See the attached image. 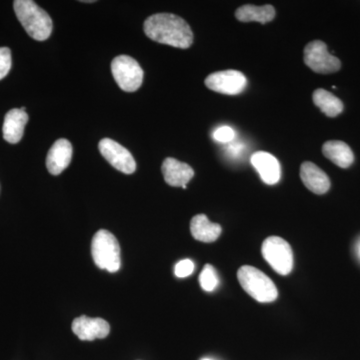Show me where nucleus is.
Wrapping results in <instances>:
<instances>
[{
	"label": "nucleus",
	"mask_w": 360,
	"mask_h": 360,
	"mask_svg": "<svg viewBox=\"0 0 360 360\" xmlns=\"http://www.w3.org/2000/svg\"><path fill=\"white\" fill-rule=\"evenodd\" d=\"M201 288L207 292H212L219 285V276L217 270L210 264L205 265L200 276Z\"/></svg>",
	"instance_id": "aec40b11"
},
{
	"label": "nucleus",
	"mask_w": 360,
	"mask_h": 360,
	"mask_svg": "<svg viewBox=\"0 0 360 360\" xmlns=\"http://www.w3.org/2000/svg\"><path fill=\"white\" fill-rule=\"evenodd\" d=\"M236 134L234 130L229 127H221L214 131L215 141L222 142V143H227L231 142L234 139Z\"/></svg>",
	"instance_id": "5701e85b"
},
{
	"label": "nucleus",
	"mask_w": 360,
	"mask_h": 360,
	"mask_svg": "<svg viewBox=\"0 0 360 360\" xmlns=\"http://www.w3.org/2000/svg\"><path fill=\"white\" fill-rule=\"evenodd\" d=\"M111 71L116 84L123 91H136L143 82V70L141 66L129 56H120L113 59Z\"/></svg>",
	"instance_id": "423d86ee"
},
{
	"label": "nucleus",
	"mask_w": 360,
	"mask_h": 360,
	"mask_svg": "<svg viewBox=\"0 0 360 360\" xmlns=\"http://www.w3.org/2000/svg\"><path fill=\"white\" fill-rule=\"evenodd\" d=\"M236 18L241 22H259L265 25L274 20L276 9L269 4L264 6L246 4L239 7L236 11Z\"/></svg>",
	"instance_id": "a211bd4d"
},
{
	"label": "nucleus",
	"mask_w": 360,
	"mask_h": 360,
	"mask_svg": "<svg viewBox=\"0 0 360 360\" xmlns=\"http://www.w3.org/2000/svg\"><path fill=\"white\" fill-rule=\"evenodd\" d=\"M72 331L80 340L92 341L105 338L110 335V326L103 319H90L82 315L73 321Z\"/></svg>",
	"instance_id": "9d476101"
},
{
	"label": "nucleus",
	"mask_w": 360,
	"mask_h": 360,
	"mask_svg": "<svg viewBox=\"0 0 360 360\" xmlns=\"http://www.w3.org/2000/svg\"><path fill=\"white\" fill-rule=\"evenodd\" d=\"M13 65L11 51L8 47H0V80L8 75Z\"/></svg>",
	"instance_id": "412c9836"
},
{
	"label": "nucleus",
	"mask_w": 360,
	"mask_h": 360,
	"mask_svg": "<svg viewBox=\"0 0 360 360\" xmlns=\"http://www.w3.org/2000/svg\"><path fill=\"white\" fill-rule=\"evenodd\" d=\"M322 153L341 168H347L354 163V155L345 142L330 141L322 146Z\"/></svg>",
	"instance_id": "f3484780"
},
{
	"label": "nucleus",
	"mask_w": 360,
	"mask_h": 360,
	"mask_svg": "<svg viewBox=\"0 0 360 360\" xmlns=\"http://www.w3.org/2000/svg\"><path fill=\"white\" fill-rule=\"evenodd\" d=\"M304 63L310 70L321 75L336 72L340 70V60L331 56L328 46L321 40L309 42L304 49Z\"/></svg>",
	"instance_id": "0eeeda50"
},
{
	"label": "nucleus",
	"mask_w": 360,
	"mask_h": 360,
	"mask_svg": "<svg viewBox=\"0 0 360 360\" xmlns=\"http://www.w3.org/2000/svg\"><path fill=\"white\" fill-rule=\"evenodd\" d=\"M201 360H212V359H201Z\"/></svg>",
	"instance_id": "b1692460"
},
{
	"label": "nucleus",
	"mask_w": 360,
	"mask_h": 360,
	"mask_svg": "<svg viewBox=\"0 0 360 360\" xmlns=\"http://www.w3.org/2000/svg\"><path fill=\"white\" fill-rule=\"evenodd\" d=\"M239 283L258 302H272L278 296L276 284L262 270L245 265L238 271Z\"/></svg>",
	"instance_id": "7ed1b4c3"
},
{
	"label": "nucleus",
	"mask_w": 360,
	"mask_h": 360,
	"mask_svg": "<svg viewBox=\"0 0 360 360\" xmlns=\"http://www.w3.org/2000/svg\"><path fill=\"white\" fill-rule=\"evenodd\" d=\"M91 255L94 264L101 269L116 272L122 266L120 246L111 232L101 229L94 234L91 243Z\"/></svg>",
	"instance_id": "20e7f679"
},
{
	"label": "nucleus",
	"mask_w": 360,
	"mask_h": 360,
	"mask_svg": "<svg viewBox=\"0 0 360 360\" xmlns=\"http://www.w3.org/2000/svg\"><path fill=\"white\" fill-rule=\"evenodd\" d=\"M72 160V146L68 139H60L54 142L46 158V167L52 175H59Z\"/></svg>",
	"instance_id": "9b49d317"
},
{
	"label": "nucleus",
	"mask_w": 360,
	"mask_h": 360,
	"mask_svg": "<svg viewBox=\"0 0 360 360\" xmlns=\"http://www.w3.org/2000/svg\"><path fill=\"white\" fill-rule=\"evenodd\" d=\"M262 257L277 274L288 276L293 269V252L290 243L278 236H269L264 241Z\"/></svg>",
	"instance_id": "39448f33"
},
{
	"label": "nucleus",
	"mask_w": 360,
	"mask_h": 360,
	"mask_svg": "<svg viewBox=\"0 0 360 360\" xmlns=\"http://www.w3.org/2000/svg\"><path fill=\"white\" fill-rule=\"evenodd\" d=\"M161 170L168 186L184 189L194 176V170L187 163L180 162L172 158H167L163 161Z\"/></svg>",
	"instance_id": "f8f14e48"
},
{
	"label": "nucleus",
	"mask_w": 360,
	"mask_h": 360,
	"mask_svg": "<svg viewBox=\"0 0 360 360\" xmlns=\"http://www.w3.org/2000/svg\"><path fill=\"white\" fill-rule=\"evenodd\" d=\"M143 28L149 39L160 44L186 49L193 42L191 26L175 14H153L146 20Z\"/></svg>",
	"instance_id": "f257e3e1"
},
{
	"label": "nucleus",
	"mask_w": 360,
	"mask_h": 360,
	"mask_svg": "<svg viewBox=\"0 0 360 360\" xmlns=\"http://www.w3.org/2000/svg\"><path fill=\"white\" fill-rule=\"evenodd\" d=\"M27 113L25 112V108H13L6 113L4 117V139L9 143H18L22 139L25 134V127L28 122Z\"/></svg>",
	"instance_id": "2eb2a0df"
},
{
	"label": "nucleus",
	"mask_w": 360,
	"mask_h": 360,
	"mask_svg": "<svg viewBox=\"0 0 360 360\" xmlns=\"http://www.w3.org/2000/svg\"><path fill=\"white\" fill-rule=\"evenodd\" d=\"M193 271L194 264L193 260L191 259L180 260L179 264L175 265L174 267V274L179 277V278H184V277L191 276Z\"/></svg>",
	"instance_id": "4be33fe9"
},
{
	"label": "nucleus",
	"mask_w": 360,
	"mask_h": 360,
	"mask_svg": "<svg viewBox=\"0 0 360 360\" xmlns=\"http://www.w3.org/2000/svg\"><path fill=\"white\" fill-rule=\"evenodd\" d=\"M251 163L257 170L264 184L274 186L281 179V163L270 153L265 151L255 153L251 156Z\"/></svg>",
	"instance_id": "ddd939ff"
},
{
	"label": "nucleus",
	"mask_w": 360,
	"mask_h": 360,
	"mask_svg": "<svg viewBox=\"0 0 360 360\" xmlns=\"http://www.w3.org/2000/svg\"><path fill=\"white\" fill-rule=\"evenodd\" d=\"M13 7L18 20L30 37L39 41L49 39L53 25L46 11L32 0H16Z\"/></svg>",
	"instance_id": "f03ea898"
},
{
	"label": "nucleus",
	"mask_w": 360,
	"mask_h": 360,
	"mask_svg": "<svg viewBox=\"0 0 360 360\" xmlns=\"http://www.w3.org/2000/svg\"><path fill=\"white\" fill-rule=\"evenodd\" d=\"M205 85L207 89L219 94L236 96L245 89L248 79L240 71L229 70L208 75Z\"/></svg>",
	"instance_id": "6e6552de"
},
{
	"label": "nucleus",
	"mask_w": 360,
	"mask_h": 360,
	"mask_svg": "<svg viewBox=\"0 0 360 360\" xmlns=\"http://www.w3.org/2000/svg\"><path fill=\"white\" fill-rule=\"evenodd\" d=\"M300 177L303 184L315 194H324L330 188V179L328 174L314 163L303 162L300 167Z\"/></svg>",
	"instance_id": "4468645a"
},
{
	"label": "nucleus",
	"mask_w": 360,
	"mask_h": 360,
	"mask_svg": "<svg viewBox=\"0 0 360 360\" xmlns=\"http://www.w3.org/2000/svg\"><path fill=\"white\" fill-rule=\"evenodd\" d=\"M99 151L101 155L116 169L125 174H134L136 170V162L134 156L117 142L110 139H103L99 141Z\"/></svg>",
	"instance_id": "1a4fd4ad"
},
{
	"label": "nucleus",
	"mask_w": 360,
	"mask_h": 360,
	"mask_svg": "<svg viewBox=\"0 0 360 360\" xmlns=\"http://www.w3.org/2000/svg\"><path fill=\"white\" fill-rule=\"evenodd\" d=\"M314 103L328 117H335L343 111V103L340 98L326 89H316L312 96Z\"/></svg>",
	"instance_id": "6ab92c4d"
},
{
	"label": "nucleus",
	"mask_w": 360,
	"mask_h": 360,
	"mask_svg": "<svg viewBox=\"0 0 360 360\" xmlns=\"http://www.w3.org/2000/svg\"><path fill=\"white\" fill-rule=\"evenodd\" d=\"M222 229L219 224H212L205 214L195 215L191 222V232L196 240L210 243L219 239Z\"/></svg>",
	"instance_id": "dca6fc26"
}]
</instances>
